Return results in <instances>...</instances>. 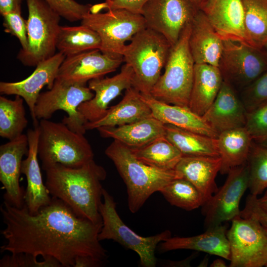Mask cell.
Returning <instances> with one entry per match:
<instances>
[{"label":"cell","mask_w":267,"mask_h":267,"mask_svg":"<svg viewBox=\"0 0 267 267\" xmlns=\"http://www.w3.org/2000/svg\"><path fill=\"white\" fill-rule=\"evenodd\" d=\"M257 198L251 194L247 196L245 207L241 211L240 216H252L267 228V212L259 206Z\"/></svg>","instance_id":"cell-43"},{"label":"cell","mask_w":267,"mask_h":267,"mask_svg":"<svg viewBox=\"0 0 267 267\" xmlns=\"http://www.w3.org/2000/svg\"><path fill=\"white\" fill-rule=\"evenodd\" d=\"M81 24L95 31L101 40L100 50L113 58H123L126 42L147 28L141 14L124 9L107 10L106 12L85 15Z\"/></svg>","instance_id":"cell-9"},{"label":"cell","mask_w":267,"mask_h":267,"mask_svg":"<svg viewBox=\"0 0 267 267\" xmlns=\"http://www.w3.org/2000/svg\"><path fill=\"white\" fill-rule=\"evenodd\" d=\"M131 150L143 163L164 170H175L183 156L165 135L156 138L142 147Z\"/></svg>","instance_id":"cell-32"},{"label":"cell","mask_w":267,"mask_h":267,"mask_svg":"<svg viewBox=\"0 0 267 267\" xmlns=\"http://www.w3.org/2000/svg\"><path fill=\"white\" fill-rule=\"evenodd\" d=\"M23 0H0V13L3 16L7 13L21 9Z\"/></svg>","instance_id":"cell-44"},{"label":"cell","mask_w":267,"mask_h":267,"mask_svg":"<svg viewBox=\"0 0 267 267\" xmlns=\"http://www.w3.org/2000/svg\"><path fill=\"white\" fill-rule=\"evenodd\" d=\"M266 267H267V265Z\"/></svg>","instance_id":"cell-50"},{"label":"cell","mask_w":267,"mask_h":267,"mask_svg":"<svg viewBox=\"0 0 267 267\" xmlns=\"http://www.w3.org/2000/svg\"><path fill=\"white\" fill-rule=\"evenodd\" d=\"M165 136L183 156H220L217 138L168 124Z\"/></svg>","instance_id":"cell-30"},{"label":"cell","mask_w":267,"mask_h":267,"mask_svg":"<svg viewBox=\"0 0 267 267\" xmlns=\"http://www.w3.org/2000/svg\"><path fill=\"white\" fill-rule=\"evenodd\" d=\"M2 17L4 32L16 37L22 46L20 50H26L28 47L27 22L21 15V9L7 13Z\"/></svg>","instance_id":"cell-41"},{"label":"cell","mask_w":267,"mask_h":267,"mask_svg":"<svg viewBox=\"0 0 267 267\" xmlns=\"http://www.w3.org/2000/svg\"><path fill=\"white\" fill-rule=\"evenodd\" d=\"M192 2H193L198 8L200 4L204 0H190Z\"/></svg>","instance_id":"cell-47"},{"label":"cell","mask_w":267,"mask_h":267,"mask_svg":"<svg viewBox=\"0 0 267 267\" xmlns=\"http://www.w3.org/2000/svg\"><path fill=\"white\" fill-rule=\"evenodd\" d=\"M38 155L45 171L56 164L78 168L93 159L91 147L84 134L63 122L41 119L38 125Z\"/></svg>","instance_id":"cell-4"},{"label":"cell","mask_w":267,"mask_h":267,"mask_svg":"<svg viewBox=\"0 0 267 267\" xmlns=\"http://www.w3.org/2000/svg\"><path fill=\"white\" fill-rule=\"evenodd\" d=\"M199 8L222 40L247 43L242 0H204Z\"/></svg>","instance_id":"cell-19"},{"label":"cell","mask_w":267,"mask_h":267,"mask_svg":"<svg viewBox=\"0 0 267 267\" xmlns=\"http://www.w3.org/2000/svg\"><path fill=\"white\" fill-rule=\"evenodd\" d=\"M44 171L45 184L51 197L62 201L78 216L102 223L101 181L107 175L103 167L93 159L78 168L56 164Z\"/></svg>","instance_id":"cell-2"},{"label":"cell","mask_w":267,"mask_h":267,"mask_svg":"<svg viewBox=\"0 0 267 267\" xmlns=\"http://www.w3.org/2000/svg\"><path fill=\"white\" fill-rule=\"evenodd\" d=\"M226 234L230 267L267 266V228L256 218L247 215L234 218Z\"/></svg>","instance_id":"cell-10"},{"label":"cell","mask_w":267,"mask_h":267,"mask_svg":"<svg viewBox=\"0 0 267 267\" xmlns=\"http://www.w3.org/2000/svg\"><path fill=\"white\" fill-rule=\"evenodd\" d=\"M29 150L27 158L22 161L21 173L26 176L27 185L24 202L30 213L35 214L41 208L48 205L50 197L44 184L38 160V127L28 131Z\"/></svg>","instance_id":"cell-21"},{"label":"cell","mask_w":267,"mask_h":267,"mask_svg":"<svg viewBox=\"0 0 267 267\" xmlns=\"http://www.w3.org/2000/svg\"><path fill=\"white\" fill-rule=\"evenodd\" d=\"M198 9L190 0H148L141 14L147 28L161 34L173 46Z\"/></svg>","instance_id":"cell-14"},{"label":"cell","mask_w":267,"mask_h":267,"mask_svg":"<svg viewBox=\"0 0 267 267\" xmlns=\"http://www.w3.org/2000/svg\"><path fill=\"white\" fill-rule=\"evenodd\" d=\"M123 61V58L111 57L99 49L66 56L56 79L69 84L86 85L91 80L116 71Z\"/></svg>","instance_id":"cell-15"},{"label":"cell","mask_w":267,"mask_h":267,"mask_svg":"<svg viewBox=\"0 0 267 267\" xmlns=\"http://www.w3.org/2000/svg\"><path fill=\"white\" fill-rule=\"evenodd\" d=\"M101 40L98 34L87 26H61L56 49L65 56L85 51L99 49Z\"/></svg>","instance_id":"cell-31"},{"label":"cell","mask_w":267,"mask_h":267,"mask_svg":"<svg viewBox=\"0 0 267 267\" xmlns=\"http://www.w3.org/2000/svg\"><path fill=\"white\" fill-rule=\"evenodd\" d=\"M28 47L17 59L26 66L37 65L55 54L60 16L44 0H26Z\"/></svg>","instance_id":"cell-7"},{"label":"cell","mask_w":267,"mask_h":267,"mask_svg":"<svg viewBox=\"0 0 267 267\" xmlns=\"http://www.w3.org/2000/svg\"><path fill=\"white\" fill-rule=\"evenodd\" d=\"M102 199L99 206L102 225L98 235L99 241L113 240L136 252L142 267H155L157 247L171 237V232L166 230L153 236H140L124 223L116 211L113 197L104 188Z\"/></svg>","instance_id":"cell-8"},{"label":"cell","mask_w":267,"mask_h":267,"mask_svg":"<svg viewBox=\"0 0 267 267\" xmlns=\"http://www.w3.org/2000/svg\"><path fill=\"white\" fill-rule=\"evenodd\" d=\"M5 227L0 233L6 240L1 253H26L43 259L53 258L62 267H74L82 257H91L104 263L107 251L98 235L102 223L81 218L61 200L50 202L35 214L25 204L14 207L6 201L0 206Z\"/></svg>","instance_id":"cell-1"},{"label":"cell","mask_w":267,"mask_h":267,"mask_svg":"<svg viewBox=\"0 0 267 267\" xmlns=\"http://www.w3.org/2000/svg\"><path fill=\"white\" fill-rule=\"evenodd\" d=\"M257 201L259 206L267 212V189L265 190L264 195L262 197L260 198L257 197Z\"/></svg>","instance_id":"cell-45"},{"label":"cell","mask_w":267,"mask_h":267,"mask_svg":"<svg viewBox=\"0 0 267 267\" xmlns=\"http://www.w3.org/2000/svg\"><path fill=\"white\" fill-rule=\"evenodd\" d=\"M217 138L221 174H227L230 169L247 162L253 140L245 127L222 132Z\"/></svg>","instance_id":"cell-29"},{"label":"cell","mask_w":267,"mask_h":267,"mask_svg":"<svg viewBox=\"0 0 267 267\" xmlns=\"http://www.w3.org/2000/svg\"><path fill=\"white\" fill-rule=\"evenodd\" d=\"M227 174L222 186L202 206L206 229L231 221L240 215L239 203L248 188L247 163L230 169Z\"/></svg>","instance_id":"cell-13"},{"label":"cell","mask_w":267,"mask_h":267,"mask_svg":"<svg viewBox=\"0 0 267 267\" xmlns=\"http://www.w3.org/2000/svg\"><path fill=\"white\" fill-rule=\"evenodd\" d=\"M141 93L150 107L152 116L164 124L217 138L218 134L204 121L202 117L188 106L169 104L160 101L150 94Z\"/></svg>","instance_id":"cell-25"},{"label":"cell","mask_w":267,"mask_h":267,"mask_svg":"<svg viewBox=\"0 0 267 267\" xmlns=\"http://www.w3.org/2000/svg\"><path fill=\"white\" fill-rule=\"evenodd\" d=\"M29 150L27 134L9 140L0 146V181L5 190L4 201L21 208L25 204V191L19 184L22 158Z\"/></svg>","instance_id":"cell-17"},{"label":"cell","mask_w":267,"mask_h":267,"mask_svg":"<svg viewBox=\"0 0 267 267\" xmlns=\"http://www.w3.org/2000/svg\"><path fill=\"white\" fill-rule=\"evenodd\" d=\"M148 0H110L91 5L90 12H101L104 9L107 10L124 9L134 13L141 14L142 8Z\"/></svg>","instance_id":"cell-42"},{"label":"cell","mask_w":267,"mask_h":267,"mask_svg":"<svg viewBox=\"0 0 267 267\" xmlns=\"http://www.w3.org/2000/svg\"><path fill=\"white\" fill-rule=\"evenodd\" d=\"M247 163L248 188L251 194L258 197L267 189V146L253 141Z\"/></svg>","instance_id":"cell-36"},{"label":"cell","mask_w":267,"mask_h":267,"mask_svg":"<svg viewBox=\"0 0 267 267\" xmlns=\"http://www.w3.org/2000/svg\"><path fill=\"white\" fill-rule=\"evenodd\" d=\"M24 99L16 95L14 100L0 96V135L9 140L22 134L28 125Z\"/></svg>","instance_id":"cell-34"},{"label":"cell","mask_w":267,"mask_h":267,"mask_svg":"<svg viewBox=\"0 0 267 267\" xmlns=\"http://www.w3.org/2000/svg\"><path fill=\"white\" fill-rule=\"evenodd\" d=\"M247 111L267 102V71L239 92Z\"/></svg>","instance_id":"cell-37"},{"label":"cell","mask_w":267,"mask_h":267,"mask_svg":"<svg viewBox=\"0 0 267 267\" xmlns=\"http://www.w3.org/2000/svg\"><path fill=\"white\" fill-rule=\"evenodd\" d=\"M61 17L71 22L81 21L90 12L91 4H81L75 0H44Z\"/></svg>","instance_id":"cell-39"},{"label":"cell","mask_w":267,"mask_h":267,"mask_svg":"<svg viewBox=\"0 0 267 267\" xmlns=\"http://www.w3.org/2000/svg\"><path fill=\"white\" fill-rule=\"evenodd\" d=\"M246 42L262 48L267 40V0H242Z\"/></svg>","instance_id":"cell-33"},{"label":"cell","mask_w":267,"mask_h":267,"mask_svg":"<svg viewBox=\"0 0 267 267\" xmlns=\"http://www.w3.org/2000/svg\"><path fill=\"white\" fill-rule=\"evenodd\" d=\"M247 114L239 93L223 80L216 98L202 117L219 134L228 130L245 127Z\"/></svg>","instance_id":"cell-20"},{"label":"cell","mask_w":267,"mask_h":267,"mask_svg":"<svg viewBox=\"0 0 267 267\" xmlns=\"http://www.w3.org/2000/svg\"><path fill=\"white\" fill-rule=\"evenodd\" d=\"M94 96L86 85L72 84L56 79L51 89L41 92L37 100L34 112L38 120L49 119L56 111L66 112L62 122L71 130L84 134L88 122L78 111L79 105Z\"/></svg>","instance_id":"cell-11"},{"label":"cell","mask_w":267,"mask_h":267,"mask_svg":"<svg viewBox=\"0 0 267 267\" xmlns=\"http://www.w3.org/2000/svg\"><path fill=\"white\" fill-rule=\"evenodd\" d=\"M66 56L60 52L39 63L32 74L25 79L16 82H0L1 94L21 96L26 102L33 120L34 127L39 122L34 112L35 104L41 90L46 86L51 89L57 78L60 66Z\"/></svg>","instance_id":"cell-16"},{"label":"cell","mask_w":267,"mask_h":267,"mask_svg":"<svg viewBox=\"0 0 267 267\" xmlns=\"http://www.w3.org/2000/svg\"><path fill=\"white\" fill-rule=\"evenodd\" d=\"M133 70L125 64L121 71L112 77H101L89 81L88 87L94 92V96L81 104L78 111L88 122L102 118L111 101L120 95L123 90L133 87Z\"/></svg>","instance_id":"cell-18"},{"label":"cell","mask_w":267,"mask_h":267,"mask_svg":"<svg viewBox=\"0 0 267 267\" xmlns=\"http://www.w3.org/2000/svg\"><path fill=\"white\" fill-rule=\"evenodd\" d=\"M172 205L186 211L202 207L205 203L202 195L189 181L177 178L159 191Z\"/></svg>","instance_id":"cell-35"},{"label":"cell","mask_w":267,"mask_h":267,"mask_svg":"<svg viewBox=\"0 0 267 267\" xmlns=\"http://www.w3.org/2000/svg\"><path fill=\"white\" fill-rule=\"evenodd\" d=\"M97 130L102 137L112 138L134 149L165 135V124L151 116L132 123L116 127H101Z\"/></svg>","instance_id":"cell-26"},{"label":"cell","mask_w":267,"mask_h":267,"mask_svg":"<svg viewBox=\"0 0 267 267\" xmlns=\"http://www.w3.org/2000/svg\"><path fill=\"white\" fill-rule=\"evenodd\" d=\"M221 166L220 156H183L175 170L198 190L205 203L218 189L215 179Z\"/></svg>","instance_id":"cell-24"},{"label":"cell","mask_w":267,"mask_h":267,"mask_svg":"<svg viewBox=\"0 0 267 267\" xmlns=\"http://www.w3.org/2000/svg\"><path fill=\"white\" fill-rule=\"evenodd\" d=\"M262 49H263L267 53V40L263 44Z\"/></svg>","instance_id":"cell-48"},{"label":"cell","mask_w":267,"mask_h":267,"mask_svg":"<svg viewBox=\"0 0 267 267\" xmlns=\"http://www.w3.org/2000/svg\"><path fill=\"white\" fill-rule=\"evenodd\" d=\"M189 46L195 64L219 66L223 40L199 8L191 22Z\"/></svg>","instance_id":"cell-22"},{"label":"cell","mask_w":267,"mask_h":267,"mask_svg":"<svg viewBox=\"0 0 267 267\" xmlns=\"http://www.w3.org/2000/svg\"><path fill=\"white\" fill-rule=\"evenodd\" d=\"M0 267H62V266L53 258L43 259L40 261L32 254L17 253L3 256L0 260Z\"/></svg>","instance_id":"cell-40"},{"label":"cell","mask_w":267,"mask_h":267,"mask_svg":"<svg viewBox=\"0 0 267 267\" xmlns=\"http://www.w3.org/2000/svg\"><path fill=\"white\" fill-rule=\"evenodd\" d=\"M171 47L163 35L148 28L132 38L122 57L133 70L134 88L141 93H150L161 75Z\"/></svg>","instance_id":"cell-5"},{"label":"cell","mask_w":267,"mask_h":267,"mask_svg":"<svg viewBox=\"0 0 267 267\" xmlns=\"http://www.w3.org/2000/svg\"><path fill=\"white\" fill-rule=\"evenodd\" d=\"M190 31L191 22L172 46L165 71L150 92V94L160 101L176 105H188L195 64L189 46Z\"/></svg>","instance_id":"cell-6"},{"label":"cell","mask_w":267,"mask_h":267,"mask_svg":"<svg viewBox=\"0 0 267 267\" xmlns=\"http://www.w3.org/2000/svg\"><path fill=\"white\" fill-rule=\"evenodd\" d=\"M219 68L238 93L267 71V53L247 43L223 40Z\"/></svg>","instance_id":"cell-12"},{"label":"cell","mask_w":267,"mask_h":267,"mask_svg":"<svg viewBox=\"0 0 267 267\" xmlns=\"http://www.w3.org/2000/svg\"><path fill=\"white\" fill-rule=\"evenodd\" d=\"M212 267H226L225 262L221 259H217L211 264Z\"/></svg>","instance_id":"cell-46"},{"label":"cell","mask_w":267,"mask_h":267,"mask_svg":"<svg viewBox=\"0 0 267 267\" xmlns=\"http://www.w3.org/2000/svg\"><path fill=\"white\" fill-rule=\"evenodd\" d=\"M227 227L222 224L208 228L204 233L190 237H170L158 246L160 252L189 249L204 252L230 260V251Z\"/></svg>","instance_id":"cell-23"},{"label":"cell","mask_w":267,"mask_h":267,"mask_svg":"<svg viewBox=\"0 0 267 267\" xmlns=\"http://www.w3.org/2000/svg\"><path fill=\"white\" fill-rule=\"evenodd\" d=\"M114 164L127 189L128 207L134 213L149 197L172 180L182 178L176 170H164L139 160L132 150L114 140L105 150Z\"/></svg>","instance_id":"cell-3"},{"label":"cell","mask_w":267,"mask_h":267,"mask_svg":"<svg viewBox=\"0 0 267 267\" xmlns=\"http://www.w3.org/2000/svg\"><path fill=\"white\" fill-rule=\"evenodd\" d=\"M151 116V110L142 98L140 92L132 87L126 90L123 98L118 104L108 108L102 118L87 122L85 128L87 131L101 127L119 126Z\"/></svg>","instance_id":"cell-27"},{"label":"cell","mask_w":267,"mask_h":267,"mask_svg":"<svg viewBox=\"0 0 267 267\" xmlns=\"http://www.w3.org/2000/svg\"><path fill=\"white\" fill-rule=\"evenodd\" d=\"M105 1H108V0H105Z\"/></svg>","instance_id":"cell-49"},{"label":"cell","mask_w":267,"mask_h":267,"mask_svg":"<svg viewBox=\"0 0 267 267\" xmlns=\"http://www.w3.org/2000/svg\"><path fill=\"white\" fill-rule=\"evenodd\" d=\"M245 128L253 141L267 146V102L247 112Z\"/></svg>","instance_id":"cell-38"},{"label":"cell","mask_w":267,"mask_h":267,"mask_svg":"<svg viewBox=\"0 0 267 267\" xmlns=\"http://www.w3.org/2000/svg\"><path fill=\"white\" fill-rule=\"evenodd\" d=\"M223 80L218 67L195 64L188 107L195 113L202 116L216 98Z\"/></svg>","instance_id":"cell-28"}]
</instances>
